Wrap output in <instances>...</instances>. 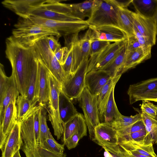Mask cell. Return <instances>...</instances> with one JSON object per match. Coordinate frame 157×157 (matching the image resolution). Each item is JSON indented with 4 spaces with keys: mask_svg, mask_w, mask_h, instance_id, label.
<instances>
[{
    "mask_svg": "<svg viewBox=\"0 0 157 157\" xmlns=\"http://www.w3.org/2000/svg\"><path fill=\"white\" fill-rule=\"evenodd\" d=\"M119 144L126 149L149 157H157L153 147V144L148 145L141 144L133 140H121Z\"/></svg>",
    "mask_w": 157,
    "mask_h": 157,
    "instance_id": "4dcf8cb0",
    "label": "cell"
},
{
    "mask_svg": "<svg viewBox=\"0 0 157 157\" xmlns=\"http://www.w3.org/2000/svg\"><path fill=\"white\" fill-rule=\"evenodd\" d=\"M121 75L111 78L102 88L97 95L98 108L101 117L103 116L106 104L113 88L120 78Z\"/></svg>",
    "mask_w": 157,
    "mask_h": 157,
    "instance_id": "4316f807",
    "label": "cell"
},
{
    "mask_svg": "<svg viewBox=\"0 0 157 157\" xmlns=\"http://www.w3.org/2000/svg\"><path fill=\"white\" fill-rule=\"evenodd\" d=\"M140 106L141 110L152 118L157 117V105H155L150 101L142 100Z\"/></svg>",
    "mask_w": 157,
    "mask_h": 157,
    "instance_id": "f6af8a7d",
    "label": "cell"
},
{
    "mask_svg": "<svg viewBox=\"0 0 157 157\" xmlns=\"http://www.w3.org/2000/svg\"><path fill=\"white\" fill-rule=\"evenodd\" d=\"M141 119V115L139 113L130 116H126L121 114L110 123L117 131L128 127Z\"/></svg>",
    "mask_w": 157,
    "mask_h": 157,
    "instance_id": "8d00e7d4",
    "label": "cell"
},
{
    "mask_svg": "<svg viewBox=\"0 0 157 157\" xmlns=\"http://www.w3.org/2000/svg\"><path fill=\"white\" fill-rule=\"evenodd\" d=\"M135 36L140 43L141 48L147 60L151 56V49L152 46L138 31L134 25Z\"/></svg>",
    "mask_w": 157,
    "mask_h": 157,
    "instance_id": "b9f144b4",
    "label": "cell"
},
{
    "mask_svg": "<svg viewBox=\"0 0 157 157\" xmlns=\"http://www.w3.org/2000/svg\"><path fill=\"white\" fill-rule=\"evenodd\" d=\"M94 142L102 147L105 146L118 145L117 131L109 123H100L95 128Z\"/></svg>",
    "mask_w": 157,
    "mask_h": 157,
    "instance_id": "9a60e30c",
    "label": "cell"
},
{
    "mask_svg": "<svg viewBox=\"0 0 157 157\" xmlns=\"http://www.w3.org/2000/svg\"><path fill=\"white\" fill-rule=\"evenodd\" d=\"M147 60L141 49L133 52L126 50L125 61L121 74Z\"/></svg>",
    "mask_w": 157,
    "mask_h": 157,
    "instance_id": "d6a6232c",
    "label": "cell"
},
{
    "mask_svg": "<svg viewBox=\"0 0 157 157\" xmlns=\"http://www.w3.org/2000/svg\"><path fill=\"white\" fill-rule=\"evenodd\" d=\"M14 26L12 36L20 43L29 47H33L36 42L48 36L58 38L61 36L55 30L33 24L25 18H22Z\"/></svg>",
    "mask_w": 157,
    "mask_h": 157,
    "instance_id": "7a4b0ae2",
    "label": "cell"
},
{
    "mask_svg": "<svg viewBox=\"0 0 157 157\" xmlns=\"http://www.w3.org/2000/svg\"><path fill=\"white\" fill-rule=\"evenodd\" d=\"M114 88L115 87L113 88L112 90L103 114L105 122L110 123L121 114L118 110L115 102Z\"/></svg>",
    "mask_w": 157,
    "mask_h": 157,
    "instance_id": "d590c367",
    "label": "cell"
},
{
    "mask_svg": "<svg viewBox=\"0 0 157 157\" xmlns=\"http://www.w3.org/2000/svg\"><path fill=\"white\" fill-rule=\"evenodd\" d=\"M92 33L91 29L89 28L80 39L77 38L78 34L72 35L71 41L73 45L72 74L76 71L85 59L90 57Z\"/></svg>",
    "mask_w": 157,
    "mask_h": 157,
    "instance_id": "7c38bea8",
    "label": "cell"
},
{
    "mask_svg": "<svg viewBox=\"0 0 157 157\" xmlns=\"http://www.w3.org/2000/svg\"><path fill=\"white\" fill-rule=\"evenodd\" d=\"M46 41L51 49L54 53L61 47V45L54 36H50L45 37Z\"/></svg>",
    "mask_w": 157,
    "mask_h": 157,
    "instance_id": "681fc988",
    "label": "cell"
},
{
    "mask_svg": "<svg viewBox=\"0 0 157 157\" xmlns=\"http://www.w3.org/2000/svg\"><path fill=\"white\" fill-rule=\"evenodd\" d=\"M102 148L107 150L112 157H123L119 145L105 146Z\"/></svg>",
    "mask_w": 157,
    "mask_h": 157,
    "instance_id": "f907efd6",
    "label": "cell"
},
{
    "mask_svg": "<svg viewBox=\"0 0 157 157\" xmlns=\"http://www.w3.org/2000/svg\"><path fill=\"white\" fill-rule=\"evenodd\" d=\"M109 1L115 8L119 27L125 33L127 37L135 36L133 12L127 8L117 6L112 0Z\"/></svg>",
    "mask_w": 157,
    "mask_h": 157,
    "instance_id": "7402d4cb",
    "label": "cell"
},
{
    "mask_svg": "<svg viewBox=\"0 0 157 157\" xmlns=\"http://www.w3.org/2000/svg\"><path fill=\"white\" fill-rule=\"evenodd\" d=\"M39 84V70L37 59L32 71L27 96L31 105L34 107L39 105L37 104H38Z\"/></svg>",
    "mask_w": 157,
    "mask_h": 157,
    "instance_id": "484cf974",
    "label": "cell"
},
{
    "mask_svg": "<svg viewBox=\"0 0 157 157\" xmlns=\"http://www.w3.org/2000/svg\"><path fill=\"white\" fill-rule=\"evenodd\" d=\"M21 122L17 121L7 137L2 147L1 157H13L23 144L20 129Z\"/></svg>",
    "mask_w": 157,
    "mask_h": 157,
    "instance_id": "2e32d148",
    "label": "cell"
},
{
    "mask_svg": "<svg viewBox=\"0 0 157 157\" xmlns=\"http://www.w3.org/2000/svg\"><path fill=\"white\" fill-rule=\"evenodd\" d=\"M118 145L123 157H149L128 150L121 145Z\"/></svg>",
    "mask_w": 157,
    "mask_h": 157,
    "instance_id": "816d5d0a",
    "label": "cell"
},
{
    "mask_svg": "<svg viewBox=\"0 0 157 157\" xmlns=\"http://www.w3.org/2000/svg\"><path fill=\"white\" fill-rule=\"evenodd\" d=\"M117 132L119 141L133 140L144 145L153 144L147 135L144 124L142 119L131 126Z\"/></svg>",
    "mask_w": 157,
    "mask_h": 157,
    "instance_id": "4fadbf2b",
    "label": "cell"
},
{
    "mask_svg": "<svg viewBox=\"0 0 157 157\" xmlns=\"http://www.w3.org/2000/svg\"><path fill=\"white\" fill-rule=\"evenodd\" d=\"M41 107L21 122V132L23 144L35 150L37 148L39 145L40 115Z\"/></svg>",
    "mask_w": 157,
    "mask_h": 157,
    "instance_id": "30bf717a",
    "label": "cell"
},
{
    "mask_svg": "<svg viewBox=\"0 0 157 157\" xmlns=\"http://www.w3.org/2000/svg\"><path fill=\"white\" fill-rule=\"evenodd\" d=\"M112 78L109 72L103 70H92L86 74L85 86L92 94L98 95Z\"/></svg>",
    "mask_w": 157,
    "mask_h": 157,
    "instance_id": "ffe728a7",
    "label": "cell"
},
{
    "mask_svg": "<svg viewBox=\"0 0 157 157\" xmlns=\"http://www.w3.org/2000/svg\"><path fill=\"white\" fill-rule=\"evenodd\" d=\"M126 45L113 59L101 69L109 72L112 78H115L119 75H122L121 73L125 61Z\"/></svg>",
    "mask_w": 157,
    "mask_h": 157,
    "instance_id": "1f68e13d",
    "label": "cell"
},
{
    "mask_svg": "<svg viewBox=\"0 0 157 157\" xmlns=\"http://www.w3.org/2000/svg\"><path fill=\"white\" fill-rule=\"evenodd\" d=\"M13 157H21L19 151H18L14 155Z\"/></svg>",
    "mask_w": 157,
    "mask_h": 157,
    "instance_id": "9f6ffc18",
    "label": "cell"
},
{
    "mask_svg": "<svg viewBox=\"0 0 157 157\" xmlns=\"http://www.w3.org/2000/svg\"><path fill=\"white\" fill-rule=\"evenodd\" d=\"M12 75L7 77L5 73L3 65L0 64V105L3 101L5 95L10 85Z\"/></svg>",
    "mask_w": 157,
    "mask_h": 157,
    "instance_id": "ab89813d",
    "label": "cell"
},
{
    "mask_svg": "<svg viewBox=\"0 0 157 157\" xmlns=\"http://www.w3.org/2000/svg\"><path fill=\"white\" fill-rule=\"evenodd\" d=\"M140 49H141L140 44L135 36L127 37L126 52H133Z\"/></svg>",
    "mask_w": 157,
    "mask_h": 157,
    "instance_id": "7dc6e473",
    "label": "cell"
},
{
    "mask_svg": "<svg viewBox=\"0 0 157 157\" xmlns=\"http://www.w3.org/2000/svg\"><path fill=\"white\" fill-rule=\"evenodd\" d=\"M68 53L65 63L62 66L67 77L72 74L73 62V45L71 42L68 44Z\"/></svg>",
    "mask_w": 157,
    "mask_h": 157,
    "instance_id": "ee69618b",
    "label": "cell"
},
{
    "mask_svg": "<svg viewBox=\"0 0 157 157\" xmlns=\"http://www.w3.org/2000/svg\"><path fill=\"white\" fill-rule=\"evenodd\" d=\"M61 141L65 145L67 140L77 131L87 133V126L84 115L78 113L63 125Z\"/></svg>",
    "mask_w": 157,
    "mask_h": 157,
    "instance_id": "603a6c76",
    "label": "cell"
},
{
    "mask_svg": "<svg viewBox=\"0 0 157 157\" xmlns=\"http://www.w3.org/2000/svg\"><path fill=\"white\" fill-rule=\"evenodd\" d=\"M143 100L157 102V91L149 93L141 97L140 99V101Z\"/></svg>",
    "mask_w": 157,
    "mask_h": 157,
    "instance_id": "f5cc1de1",
    "label": "cell"
},
{
    "mask_svg": "<svg viewBox=\"0 0 157 157\" xmlns=\"http://www.w3.org/2000/svg\"><path fill=\"white\" fill-rule=\"evenodd\" d=\"M90 25L118 27L115 8L109 0H97L90 17L86 20Z\"/></svg>",
    "mask_w": 157,
    "mask_h": 157,
    "instance_id": "ba28073f",
    "label": "cell"
},
{
    "mask_svg": "<svg viewBox=\"0 0 157 157\" xmlns=\"http://www.w3.org/2000/svg\"><path fill=\"white\" fill-rule=\"evenodd\" d=\"M94 36L100 40L116 42L125 40L127 37L119 27L113 25L96 27L90 25Z\"/></svg>",
    "mask_w": 157,
    "mask_h": 157,
    "instance_id": "d6986e66",
    "label": "cell"
},
{
    "mask_svg": "<svg viewBox=\"0 0 157 157\" xmlns=\"http://www.w3.org/2000/svg\"><path fill=\"white\" fill-rule=\"evenodd\" d=\"M68 52V47L65 46L59 49L54 53L56 57L62 66L65 63Z\"/></svg>",
    "mask_w": 157,
    "mask_h": 157,
    "instance_id": "c3c4849f",
    "label": "cell"
},
{
    "mask_svg": "<svg viewBox=\"0 0 157 157\" xmlns=\"http://www.w3.org/2000/svg\"><path fill=\"white\" fill-rule=\"evenodd\" d=\"M84 113L90 140H95V128L101 122L97 95L92 94L85 86L78 99Z\"/></svg>",
    "mask_w": 157,
    "mask_h": 157,
    "instance_id": "5b68a950",
    "label": "cell"
},
{
    "mask_svg": "<svg viewBox=\"0 0 157 157\" xmlns=\"http://www.w3.org/2000/svg\"><path fill=\"white\" fill-rule=\"evenodd\" d=\"M110 43V42L108 41L98 40L94 36L92 33L90 57L98 53L111 44Z\"/></svg>",
    "mask_w": 157,
    "mask_h": 157,
    "instance_id": "7bdbcfd3",
    "label": "cell"
},
{
    "mask_svg": "<svg viewBox=\"0 0 157 157\" xmlns=\"http://www.w3.org/2000/svg\"><path fill=\"white\" fill-rule=\"evenodd\" d=\"M157 91V77L130 85L127 93L129 103L132 104L144 95Z\"/></svg>",
    "mask_w": 157,
    "mask_h": 157,
    "instance_id": "ac0fdd59",
    "label": "cell"
},
{
    "mask_svg": "<svg viewBox=\"0 0 157 157\" xmlns=\"http://www.w3.org/2000/svg\"><path fill=\"white\" fill-rule=\"evenodd\" d=\"M153 18L157 23V8Z\"/></svg>",
    "mask_w": 157,
    "mask_h": 157,
    "instance_id": "6f0895ef",
    "label": "cell"
},
{
    "mask_svg": "<svg viewBox=\"0 0 157 157\" xmlns=\"http://www.w3.org/2000/svg\"><path fill=\"white\" fill-rule=\"evenodd\" d=\"M97 2V0H86L81 3L69 4V5L72 14L84 20L86 17H90Z\"/></svg>",
    "mask_w": 157,
    "mask_h": 157,
    "instance_id": "f1b7e54d",
    "label": "cell"
},
{
    "mask_svg": "<svg viewBox=\"0 0 157 157\" xmlns=\"http://www.w3.org/2000/svg\"><path fill=\"white\" fill-rule=\"evenodd\" d=\"M31 23L55 30L61 36L78 34L89 28L86 20L76 21H62L48 19L32 15L25 18Z\"/></svg>",
    "mask_w": 157,
    "mask_h": 157,
    "instance_id": "52a82bcc",
    "label": "cell"
},
{
    "mask_svg": "<svg viewBox=\"0 0 157 157\" xmlns=\"http://www.w3.org/2000/svg\"><path fill=\"white\" fill-rule=\"evenodd\" d=\"M104 150V155L105 157H112L110 153L107 150Z\"/></svg>",
    "mask_w": 157,
    "mask_h": 157,
    "instance_id": "11a10c76",
    "label": "cell"
},
{
    "mask_svg": "<svg viewBox=\"0 0 157 157\" xmlns=\"http://www.w3.org/2000/svg\"><path fill=\"white\" fill-rule=\"evenodd\" d=\"M11 75L12 79L10 85L2 104L0 105V123L3 119L5 111L10 103L12 101H17L19 95L13 75L12 74Z\"/></svg>",
    "mask_w": 157,
    "mask_h": 157,
    "instance_id": "836d02e7",
    "label": "cell"
},
{
    "mask_svg": "<svg viewBox=\"0 0 157 157\" xmlns=\"http://www.w3.org/2000/svg\"><path fill=\"white\" fill-rule=\"evenodd\" d=\"M59 108L63 126L78 113L72 100L65 94L62 89L59 94Z\"/></svg>",
    "mask_w": 157,
    "mask_h": 157,
    "instance_id": "d4e9b609",
    "label": "cell"
},
{
    "mask_svg": "<svg viewBox=\"0 0 157 157\" xmlns=\"http://www.w3.org/2000/svg\"><path fill=\"white\" fill-rule=\"evenodd\" d=\"M60 1L47 0L45 3L32 10L29 15L62 21H82L72 14L69 4L63 3Z\"/></svg>",
    "mask_w": 157,
    "mask_h": 157,
    "instance_id": "3957f363",
    "label": "cell"
},
{
    "mask_svg": "<svg viewBox=\"0 0 157 157\" xmlns=\"http://www.w3.org/2000/svg\"><path fill=\"white\" fill-rule=\"evenodd\" d=\"M132 16L135 26L153 46L156 42L157 23L153 17H145L133 12Z\"/></svg>",
    "mask_w": 157,
    "mask_h": 157,
    "instance_id": "5bb4252c",
    "label": "cell"
},
{
    "mask_svg": "<svg viewBox=\"0 0 157 157\" xmlns=\"http://www.w3.org/2000/svg\"><path fill=\"white\" fill-rule=\"evenodd\" d=\"M89 57L82 62L76 71L67 78L61 85L62 90L72 100L78 99L85 87V78L87 73Z\"/></svg>",
    "mask_w": 157,
    "mask_h": 157,
    "instance_id": "9c48e42d",
    "label": "cell"
},
{
    "mask_svg": "<svg viewBox=\"0 0 157 157\" xmlns=\"http://www.w3.org/2000/svg\"><path fill=\"white\" fill-rule=\"evenodd\" d=\"M127 43V39L111 44L98 53L90 57L87 73L103 68L120 53Z\"/></svg>",
    "mask_w": 157,
    "mask_h": 157,
    "instance_id": "8fae6325",
    "label": "cell"
},
{
    "mask_svg": "<svg viewBox=\"0 0 157 157\" xmlns=\"http://www.w3.org/2000/svg\"><path fill=\"white\" fill-rule=\"evenodd\" d=\"M38 60L39 70L38 104L46 106L49 101L50 94L49 71L40 61Z\"/></svg>",
    "mask_w": 157,
    "mask_h": 157,
    "instance_id": "cb8c5ba5",
    "label": "cell"
},
{
    "mask_svg": "<svg viewBox=\"0 0 157 157\" xmlns=\"http://www.w3.org/2000/svg\"><path fill=\"white\" fill-rule=\"evenodd\" d=\"M47 0H4L2 2L6 8L22 18L28 17L33 9L45 3Z\"/></svg>",
    "mask_w": 157,
    "mask_h": 157,
    "instance_id": "e0dca14e",
    "label": "cell"
},
{
    "mask_svg": "<svg viewBox=\"0 0 157 157\" xmlns=\"http://www.w3.org/2000/svg\"><path fill=\"white\" fill-rule=\"evenodd\" d=\"M86 136L87 133L77 131L67 140L65 145L69 150L75 148L77 146L79 140Z\"/></svg>",
    "mask_w": 157,
    "mask_h": 157,
    "instance_id": "bcb514c9",
    "label": "cell"
},
{
    "mask_svg": "<svg viewBox=\"0 0 157 157\" xmlns=\"http://www.w3.org/2000/svg\"><path fill=\"white\" fill-rule=\"evenodd\" d=\"M5 53L10 62L12 73L20 94L27 97L33 67L37 60L33 47L24 45L12 35L6 40Z\"/></svg>",
    "mask_w": 157,
    "mask_h": 157,
    "instance_id": "6da1fadb",
    "label": "cell"
},
{
    "mask_svg": "<svg viewBox=\"0 0 157 157\" xmlns=\"http://www.w3.org/2000/svg\"><path fill=\"white\" fill-rule=\"evenodd\" d=\"M21 149L25 153L26 157H66V153L59 155L53 153L42 147L39 146L35 150L23 144Z\"/></svg>",
    "mask_w": 157,
    "mask_h": 157,
    "instance_id": "f35d334b",
    "label": "cell"
},
{
    "mask_svg": "<svg viewBox=\"0 0 157 157\" xmlns=\"http://www.w3.org/2000/svg\"><path fill=\"white\" fill-rule=\"evenodd\" d=\"M132 0L117 1L112 0V2L117 6L125 8H127V7L129 4L132 3Z\"/></svg>",
    "mask_w": 157,
    "mask_h": 157,
    "instance_id": "db71d44e",
    "label": "cell"
},
{
    "mask_svg": "<svg viewBox=\"0 0 157 157\" xmlns=\"http://www.w3.org/2000/svg\"><path fill=\"white\" fill-rule=\"evenodd\" d=\"M16 105L17 121L20 122L34 113L41 106L39 105L36 107L32 106L27 97L21 95H19L17 98Z\"/></svg>",
    "mask_w": 157,
    "mask_h": 157,
    "instance_id": "83f0119b",
    "label": "cell"
},
{
    "mask_svg": "<svg viewBox=\"0 0 157 157\" xmlns=\"http://www.w3.org/2000/svg\"><path fill=\"white\" fill-rule=\"evenodd\" d=\"M135 109L141 115L147 136L153 144L157 145V117L152 118L141 110L136 108Z\"/></svg>",
    "mask_w": 157,
    "mask_h": 157,
    "instance_id": "e575fe53",
    "label": "cell"
},
{
    "mask_svg": "<svg viewBox=\"0 0 157 157\" xmlns=\"http://www.w3.org/2000/svg\"><path fill=\"white\" fill-rule=\"evenodd\" d=\"M48 112L46 106H41L40 115V130L39 145L41 146L45 140L48 137H52L47 122V113Z\"/></svg>",
    "mask_w": 157,
    "mask_h": 157,
    "instance_id": "74e56055",
    "label": "cell"
},
{
    "mask_svg": "<svg viewBox=\"0 0 157 157\" xmlns=\"http://www.w3.org/2000/svg\"><path fill=\"white\" fill-rule=\"evenodd\" d=\"M34 53L37 59L48 69L58 81L62 84L67 78L62 66L59 63L54 53L49 48L45 39L36 42L33 46Z\"/></svg>",
    "mask_w": 157,
    "mask_h": 157,
    "instance_id": "8992f818",
    "label": "cell"
},
{
    "mask_svg": "<svg viewBox=\"0 0 157 157\" xmlns=\"http://www.w3.org/2000/svg\"><path fill=\"white\" fill-rule=\"evenodd\" d=\"M49 78L50 85V94L49 101L46 107L49 120L54 130V135L57 140L61 137L63 131V124L59 111V96L62 89L61 84L49 71Z\"/></svg>",
    "mask_w": 157,
    "mask_h": 157,
    "instance_id": "277c9868",
    "label": "cell"
},
{
    "mask_svg": "<svg viewBox=\"0 0 157 157\" xmlns=\"http://www.w3.org/2000/svg\"><path fill=\"white\" fill-rule=\"evenodd\" d=\"M136 13L145 17H153L157 8V0H132Z\"/></svg>",
    "mask_w": 157,
    "mask_h": 157,
    "instance_id": "f546056e",
    "label": "cell"
},
{
    "mask_svg": "<svg viewBox=\"0 0 157 157\" xmlns=\"http://www.w3.org/2000/svg\"><path fill=\"white\" fill-rule=\"evenodd\" d=\"M17 101H12L8 106L3 119L0 123V148L17 121Z\"/></svg>",
    "mask_w": 157,
    "mask_h": 157,
    "instance_id": "44dd1931",
    "label": "cell"
},
{
    "mask_svg": "<svg viewBox=\"0 0 157 157\" xmlns=\"http://www.w3.org/2000/svg\"><path fill=\"white\" fill-rule=\"evenodd\" d=\"M64 145L58 143L52 136L46 138L40 146L53 153L62 155L64 153Z\"/></svg>",
    "mask_w": 157,
    "mask_h": 157,
    "instance_id": "60d3db41",
    "label": "cell"
}]
</instances>
